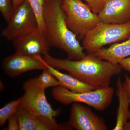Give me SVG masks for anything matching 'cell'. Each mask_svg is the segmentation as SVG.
Instances as JSON below:
<instances>
[{
    "mask_svg": "<svg viewBox=\"0 0 130 130\" xmlns=\"http://www.w3.org/2000/svg\"><path fill=\"white\" fill-rule=\"evenodd\" d=\"M94 13L98 14L104 7L106 0H84Z\"/></svg>",
    "mask_w": 130,
    "mask_h": 130,
    "instance_id": "20",
    "label": "cell"
},
{
    "mask_svg": "<svg viewBox=\"0 0 130 130\" xmlns=\"http://www.w3.org/2000/svg\"><path fill=\"white\" fill-rule=\"evenodd\" d=\"M44 34L50 46L66 52L68 58L78 60L86 55L77 35L68 28L61 0H48L44 6Z\"/></svg>",
    "mask_w": 130,
    "mask_h": 130,
    "instance_id": "2",
    "label": "cell"
},
{
    "mask_svg": "<svg viewBox=\"0 0 130 130\" xmlns=\"http://www.w3.org/2000/svg\"><path fill=\"white\" fill-rule=\"evenodd\" d=\"M130 37V21L123 24L100 21L85 36L83 47L88 54H94L105 45L124 41Z\"/></svg>",
    "mask_w": 130,
    "mask_h": 130,
    "instance_id": "3",
    "label": "cell"
},
{
    "mask_svg": "<svg viewBox=\"0 0 130 130\" xmlns=\"http://www.w3.org/2000/svg\"><path fill=\"white\" fill-rule=\"evenodd\" d=\"M98 15L101 21L106 23H128L130 21V0H106Z\"/></svg>",
    "mask_w": 130,
    "mask_h": 130,
    "instance_id": "11",
    "label": "cell"
},
{
    "mask_svg": "<svg viewBox=\"0 0 130 130\" xmlns=\"http://www.w3.org/2000/svg\"><path fill=\"white\" fill-rule=\"evenodd\" d=\"M45 1H48V0H45Z\"/></svg>",
    "mask_w": 130,
    "mask_h": 130,
    "instance_id": "26",
    "label": "cell"
},
{
    "mask_svg": "<svg viewBox=\"0 0 130 130\" xmlns=\"http://www.w3.org/2000/svg\"><path fill=\"white\" fill-rule=\"evenodd\" d=\"M37 22L38 28L42 32L45 31L44 19L45 0H28Z\"/></svg>",
    "mask_w": 130,
    "mask_h": 130,
    "instance_id": "16",
    "label": "cell"
},
{
    "mask_svg": "<svg viewBox=\"0 0 130 130\" xmlns=\"http://www.w3.org/2000/svg\"><path fill=\"white\" fill-rule=\"evenodd\" d=\"M13 9L12 0H0V11L7 23L11 17Z\"/></svg>",
    "mask_w": 130,
    "mask_h": 130,
    "instance_id": "19",
    "label": "cell"
},
{
    "mask_svg": "<svg viewBox=\"0 0 130 130\" xmlns=\"http://www.w3.org/2000/svg\"><path fill=\"white\" fill-rule=\"evenodd\" d=\"M7 127L4 128L6 130H20L19 123L16 112L8 119Z\"/></svg>",
    "mask_w": 130,
    "mask_h": 130,
    "instance_id": "21",
    "label": "cell"
},
{
    "mask_svg": "<svg viewBox=\"0 0 130 130\" xmlns=\"http://www.w3.org/2000/svg\"><path fill=\"white\" fill-rule=\"evenodd\" d=\"M116 85V94L118 98L119 107L116 115V124L112 130H123L129 119V100L123 82L120 77H118Z\"/></svg>",
    "mask_w": 130,
    "mask_h": 130,
    "instance_id": "13",
    "label": "cell"
},
{
    "mask_svg": "<svg viewBox=\"0 0 130 130\" xmlns=\"http://www.w3.org/2000/svg\"><path fill=\"white\" fill-rule=\"evenodd\" d=\"M23 89L24 93L20 97L19 107L57 123L55 118L60 114V110L53 109L47 100L45 90L37 85L34 78L24 83Z\"/></svg>",
    "mask_w": 130,
    "mask_h": 130,
    "instance_id": "6",
    "label": "cell"
},
{
    "mask_svg": "<svg viewBox=\"0 0 130 130\" xmlns=\"http://www.w3.org/2000/svg\"><path fill=\"white\" fill-rule=\"evenodd\" d=\"M38 28L37 22L28 0L13 8L6 27L2 31V36L8 41H12L19 36Z\"/></svg>",
    "mask_w": 130,
    "mask_h": 130,
    "instance_id": "7",
    "label": "cell"
},
{
    "mask_svg": "<svg viewBox=\"0 0 130 130\" xmlns=\"http://www.w3.org/2000/svg\"><path fill=\"white\" fill-rule=\"evenodd\" d=\"M12 41L16 53L29 56H44L48 54L50 47L45 34L38 28Z\"/></svg>",
    "mask_w": 130,
    "mask_h": 130,
    "instance_id": "8",
    "label": "cell"
},
{
    "mask_svg": "<svg viewBox=\"0 0 130 130\" xmlns=\"http://www.w3.org/2000/svg\"><path fill=\"white\" fill-rule=\"evenodd\" d=\"M71 129L77 130H107L104 119L79 103H72L68 123Z\"/></svg>",
    "mask_w": 130,
    "mask_h": 130,
    "instance_id": "9",
    "label": "cell"
},
{
    "mask_svg": "<svg viewBox=\"0 0 130 130\" xmlns=\"http://www.w3.org/2000/svg\"><path fill=\"white\" fill-rule=\"evenodd\" d=\"M40 59L47 69L58 79L60 86L76 93L88 92L95 89L92 86L81 82L70 74L61 72L58 69L48 64L42 56H40Z\"/></svg>",
    "mask_w": 130,
    "mask_h": 130,
    "instance_id": "14",
    "label": "cell"
},
{
    "mask_svg": "<svg viewBox=\"0 0 130 130\" xmlns=\"http://www.w3.org/2000/svg\"><path fill=\"white\" fill-rule=\"evenodd\" d=\"M124 87L125 88L127 94H128L130 103V76L125 74V80L123 83ZM129 119H130V108L129 112Z\"/></svg>",
    "mask_w": 130,
    "mask_h": 130,
    "instance_id": "22",
    "label": "cell"
},
{
    "mask_svg": "<svg viewBox=\"0 0 130 130\" xmlns=\"http://www.w3.org/2000/svg\"><path fill=\"white\" fill-rule=\"evenodd\" d=\"M114 93L113 88L109 86L88 92L76 93L59 85L54 87L52 91L54 98L63 105L84 103L101 111L109 106Z\"/></svg>",
    "mask_w": 130,
    "mask_h": 130,
    "instance_id": "5",
    "label": "cell"
},
{
    "mask_svg": "<svg viewBox=\"0 0 130 130\" xmlns=\"http://www.w3.org/2000/svg\"><path fill=\"white\" fill-rule=\"evenodd\" d=\"M20 98L8 103L0 109V126H4L10 116L16 113L19 106Z\"/></svg>",
    "mask_w": 130,
    "mask_h": 130,
    "instance_id": "18",
    "label": "cell"
},
{
    "mask_svg": "<svg viewBox=\"0 0 130 130\" xmlns=\"http://www.w3.org/2000/svg\"><path fill=\"white\" fill-rule=\"evenodd\" d=\"M119 64L122 69L130 72V56L123 59L120 61Z\"/></svg>",
    "mask_w": 130,
    "mask_h": 130,
    "instance_id": "23",
    "label": "cell"
},
{
    "mask_svg": "<svg viewBox=\"0 0 130 130\" xmlns=\"http://www.w3.org/2000/svg\"><path fill=\"white\" fill-rule=\"evenodd\" d=\"M123 130H130V121L128 122L125 126Z\"/></svg>",
    "mask_w": 130,
    "mask_h": 130,
    "instance_id": "25",
    "label": "cell"
},
{
    "mask_svg": "<svg viewBox=\"0 0 130 130\" xmlns=\"http://www.w3.org/2000/svg\"><path fill=\"white\" fill-rule=\"evenodd\" d=\"M24 1V0H12L13 8L16 7L17 6L21 4Z\"/></svg>",
    "mask_w": 130,
    "mask_h": 130,
    "instance_id": "24",
    "label": "cell"
},
{
    "mask_svg": "<svg viewBox=\"0 0 130 130\" xmlns=\"http://www.w3.org/2000/svg\"><path fill=\"white\" fill-rule=\"evenodd\" d=\"M102 59L119 64L121 60L130 56V37L121 43H116L108 48L100 49L93 54Z\"/></svg>",
    "mask_w": 130,
    "mask_h": 130,
    "instance_id": "15",
    "label": "cell"
},
{
    "mask_svg": "<svg viewBox=\"0 0 130 130\" xmlns=\"http://www.w3.org/2000/svg\"><path fill=\"white\" fill-rule=\"evenodd\" d=\"M40 56H29L16 52L4 58L2 66L5 72L11 77L31 70H43L46 67L41 60Z\"/></svg>",
    "mask_w": 130,
    "mask_h": 130,
    "instance_id": "10",
    "label": "cell"
},
{
    "mask_svg": "<svg viewBox=\"0 0 130 130\" xmlns=\"http://www.w3.org/2000/svg\"><path fill=\"white\" fill-rule=\"evenodd\" d=\"M34 79L37 86L45 90L49 87H55L60 85L57 78L47 68L43 70L41 74Z\"/></svg>",
    "mask_w": 130,
    "mask_h": 130,
    "instance_id": "17",
    "label": "cell"
},
{
    "mask_svg": "<svg viewBox=\"0 0 130 130\" xmlns=\"http://www.w3.org/2000/svg\"><path fill=\"white\" fill-rule=\"evenodd\" d=\"M43 58L51 66L67 71L95 89L109 86L112 77L120 74L122 70L119 64L102 59L93 54L86 55L78 60L54 58L48 54Z\"/></svg>",
    "mask_w": 130,
    "mask_h": 130,
    "instance_id": "1",
    "label": "cell"
},
{
    "mask_svg": "<svg viewBox=\"0 0 130 130\" xmlns=\"http://www.w3.org/2000/svg\"><path fill=\"white\" fill-rule=\"evenodd\" d=\"M20 130H71L68 123L58 124L19 107L16 112Z\"/></svg>",
    "mask_w": 130,
    "mask_h": 130,
    "instance_id": "12",
    "label": "cell"
},
{
    "mask_svg": "<svg viewBox=\"0 0 130 130\" xmlns=\"http://www.w3.org/2000/svg\"><path fill=\"white\" fill-rule=\"evenodd\" d=\"M61 6L68 26L78 39H83L86 33L101 21L98 14L82 0H61Z\"/></svg>",
    "mask_w": 130,
    "mask_h": 130,
    "instance_id": "4",
    "label": "cell"
}]
</instances>
